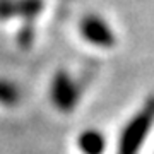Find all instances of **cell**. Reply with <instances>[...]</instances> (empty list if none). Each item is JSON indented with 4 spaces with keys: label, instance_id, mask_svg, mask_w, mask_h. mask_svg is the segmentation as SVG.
<instances>
[{
    "label": "cell",
    "instance_id": "6da1fadb",
    "mask_svg": "<svg viewBox=\"0 0 154 154\" xmlns=\"http://www.w3.org/2000/svg\"><path fill=\"white\" fill-rule=\"evenodd\" d=\"M154 125V94L147 96L142 106L132 115V118L122 128L116 154H139L144 140Z\"/></svg>",
    "mask_w": 154,
    "mask_h": 154
},
{
    "label": "cell",
    "instance_id": "7a4b0ae2",
    "mask_svg": "<svg viewBox=\"0 0 154 154\" xmlns=\"http://www.w3.org/2000/svg\"><path fill=\"white\" fill-rule=\"evenodd\" d=\"M50 99L57 110L72 111L81 99V88L67 70H58L50 82Z\"/></svg>",
    "mask_w": 154,
    "mask_h": 154
},
{
    "label": "cell",
    "instance_id": "3957f363",
    "mask_svg": "<svg viewBox=\"0 0 154 154\" xmlns=\"http://www.w3.org/2000/svg\"><path fill=\"white\" fill-rule=\"evenodd\" d=\"M81 34L86 41L99 48H111L116 43L115 33L105 19L96 14H89L81 21Z\"/></svg>",
    "mask_w": 154,
    "mask_h": 154
},
{
    "label": "cell",
    "instance_id": "277c9868",
    "mask_svg": "<svg viewBox=\"0 0 154 154\" xmlns=\"http://www.w3.org/2000/svg\"><path fill=\"white\" fill-rule=\"evenodd\" d=\"M43 11V0H0V21L24 19L33 22Z\"/></svg>",
    "mask_w": 154,
    "mask_h": 154
},
{
    "label": "cell",
    "instance_id": "5b68a950",
    "mask_svg": "<svg viewBox=\"0 0 154 154\" xmlns=\"http://www.w3.org/2000/svg\"><path fill=\"white\" fill-rule=\"evenodd\" d=\"M77 146L84 154H103L106 147V139L99 130H86L79 135Z\"/></svg>",
    "mask_w": 154,
    "mask_h": 154
},
{
    "label": "cell",
    "instance_id": "8992f818",
    "mask_svg": "<svg viewBox=\"0 0 154 154\" xmlns=\"http://www.w3.org/2000/svg\"><path fill=\"white\" fill-rule=\"evenodd\" d=\"M21 101V89L16 82L5 77H0V105L2 106H16Z\"/></svg>",
    "mask_w": 154,
    "mask_h": 154
},
{
    "label": "cell",
    "instance_id": "52a82bcc",
    "mask_svg": "<svg viewBox=\"0 0 154 154\" xmlns=\"http://www.w3.org/2000/svg\"><path fill=\"white\" fill-rule=\"evenodd\" d=\"M17 41H19V46L21 48H29L34 41V28L33 22H24V26L19 31V36H17Z\"/></svg>",
    "mask_w": 154,
    "mask_h": 154
}]
</instances>
